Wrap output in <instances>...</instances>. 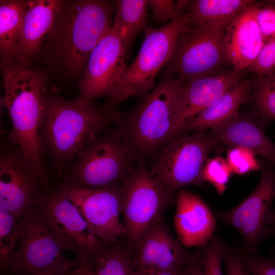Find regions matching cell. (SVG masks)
<instances>
[{
  "mask_svg": "<svg viewBox=\"0 0 275 275\" xmlns=\"http://www.w3.org/2000/svg\"><path fill=\"white\" fill-rule=\"evenodd\" d=\"M186 81L163 72L154 88L132 108L121 113L117 129L131 162H144L155 150L177 136Z\"/></svg>",
  "mask_w": 275,
  "mask_h": 275,
  "instance_id": "1",
  "label": "cell"
},
{
  "mask_svg": "<svg viewBox=\"0 0 275 275\" xmlns=\"http://www.w3.org/2000/svg\"><path fill=\"white\" fill-rule=\"evenodd\" d=\"M4 67L1 102L12 124L10 142L40 176L49 180L41 159L39 134L45 110V78L41 72L26 67Z\"/></svg>",
  "mask_w": 275,
  "mask_h": 275,
  "instance_id": "2",
  "label": "cell"
},
{
  "mask_svg": "<svg viewBox=\"0 0 275 275\" xmlns=\"http://www.w3.org/2000/svg\"><path fill=\"white\" fill-rule=\"evenodd\" d=\"M121 114L92 102L50 97L46 99L41 129L51 154L58 161L65 162L77 157L110 125L116 124Z\"/></svg>",
  "mask_w": 275,
  "mask_h": 275,
  "instance_id": "3",
  "label": "cell"
},
{
  "mask_svg": "<svg viewBox=\"0 0 275 275\" xmlns=\"http://www.w3.org/2000/svg\"><path fill=\"white\" fill-rule=\"evenodd\" d=\"M188 20L180 13L167 24L159 28L147 27L139 53L127 66L123 78L110 97L106 107L114 109L129 98L148 94L154 88L159 71L171 60L178 37Z\"/></svg>",
  "mask_w": 275,
  "mask_h": 275,
  "instance_id": "4",
  "label": "cell"
},
{
  "mask_svg": "<svg viewBox=\"0 0 275 275\" xmlns=\"http://www.w3.org/2000/svg\"><path fill=\"white\" fill-rule=\"evenodd\" d=\"M121 193L126 248L132 253L142 235L161 220L166 208L176 202V196L144 162L130 167L121 183Z\"/></svg>",
  "mask_w": 275,
  "mask_h": 275,
  "instance_id": "5",
  "label": "cell"
},
{
  "mask_svg": "<svg viewBox=\"0 0 275 275\" xmlns=\"http://www.w3.org/2000/svg\"><path fill=\"white\" fill-rule=\"evenodd\" d=\"M79 1L66 13L59 39V50L67 68L73 72L86 67L100 41L112 29L115 3Z\"/></svg>",
  "mask_w": 275,
  "mask_h": 275,
  "instance_id": "6",
  "label": "cell"
},
{
  "mask_svg": "<svg viewBox=\"0 0 275 275\" xmlns=\"http://www.w3.org/2000/svg\"><path fill=\"white\" fill-rule=\"evenodd\" d=\"M76 157L63 186L92 190L117 188L132 166L116 128L96 138Z\"/></svg>",
  "mask_w": 275,
  "mask_h": 275,
  "instance_id": "7",
  "label": "cell"
},
{
  "mask_svg": "<svg viewBox=\"0 0 275 275\" xmlns=\"http://www.w3.org/2000/svg\"><path fill=\"white\" fill-rule=\"evenodd\" d=\"M226 28L191 24L187 20L163 72L187 81L220 72V67L229 63L225 45Z\"/></svg>",
  "mask_w": 275,
  "mask_h": 275,
  "instance_id": "8",
  "label": "cell"
},
{
  "mask_svg": "<svg viewBox=\"0 0 275 275\" xmlns=\"http://www.w3.org/2000/svg\"><path fill=\"white\" fill-rule=\"evenodd\" d=\"M219 145L206 130L179 135L161 147L150 171L173 193L186 185L201 186L207 157Z\"/></svg>",
  "mask_w": 275,
  "mask_h": 275,
  "instance_id": "9",
  "label": "cell"
},
{
  "mask_svg": "<svg viewBox=\"0 0 275 275\" xmlns=\"http://www.w3.org/2000/svg\"><path fill=\"white\" fill-rule=\"evenodd\" d=\"M18 222L19 244L9 265L11 270L18 275H34L46 271L71 275L79 261L64 256L43 219L40 206Z\"/></svg>",
  "mask_w": 275,
  "mask_h": 275,
  "instance_id": "10",
  "label": "cell"
},
{
  "mask_svg": "<svg viewBox=\"0 0 275 275\" xmlns=\"http://www.w3.org/2000/svg\"><path fill=\"white\" fill-rule=\"evenodd\" d=\"M39 206L47 226L63 251L74 253L77 259H94L103 252L105 246L60 188L47 192Z\"/></svg>",
  "mask_w": 275,
  "mask_h": 275,
  "instance_id": "11",
  "label": "cell"
},
{
  "mask_svg": "<svg viewBox=\"0 0 275 275\" xmlns=\"http://www.w3.org/2000/svg\"><path fill=\"white\" fill-rule=\"evenodd\" d=\"M0 158V206L18 219L39 206L49 186L14 146Z\"/></svg>",
  "mask_w": 275,
  "mask_h": 275,
  "instance_id": "12",
  "label": "cell"
},
{
  "mask_svg": "<svg viewBox=\"0 0 275 275\" xmlns=\"http://www.w3.org/2000/svg\"><path fill=\"white\" fill-rule=\"evenodd\" d=\"M260 170V182L249 196L230 210L216 211L223 222L238 230L249 250L256 251L261 240L274 234L269 218L275 199V170L261 163Z\"/></svg>",
  "mask_w": 275,
  "mask_h": 275,
  "instance_id": "13",
  "label": "cell"
},
{
  "mask_svg": "<svg viewBox=\"0 0 275 275\" xmlns=\"http://www.w3.org/2000/svg\"><path fill=\"white\" fill-rule=\"evenodd\" d=\"M127 50L119 34L113 27L91 53L76 100L90 103L103 96L108 97L119 87L127 69Z\"/></svg>",
  "mask_w": 275,
  "mask_h": 275,
  "instance_id": "14",
  "label": "cell"
},
{
  "mask_svg": "<svg viewBox=\"0 0 275 275\" xmlns=\"http://www.w3.org/2000/svg\"><path fill=\"white\" fill-rule=\"evenodd\" d=\"M60 188L75 205L93 233L103 242L114 243L125 235L121 213L120 186L92 190L65 186Z\"/></svg>",
  "mask_w": 275,
  "mask_h": 275,
  "instance_id": "15",
  "label": "cell"
},
{
  "mask_svg": "<svg viewBox=\"0 0 275 275\" xmlns=\"http://www.w3.org/2000/svg\"><path fill=\"white\" fill-rule=\"evenodd\" d=\"M169 232L162 219L140 237L132 253L134 269L168 270L186 266L189 255Z\"/></svg>",
  "mask_w": 275,
  "mask_h": 275,
  "instance_id": "16",
  "label": "cell"
},
{
  "mask_svg": "<svg viewBox=\"0 0 275 275\" xmlns=\"http://www.w3.org/2000/svg\"><path fill=\"white\" fill-rule=\"evenodd\" d=\"M62 4L61 1L56 0L28 1L9 65L28 67L31 64L53 26Z\"/></svg>",
  "mask_w": 275,
  "mask_h": 275,
  "instance_id": "17",
  "label": "cell"
},
{
  "mask_svg": "<svg viewBox=\"0 0 275 275\" xmlns=\"http://www.w3.org/2000/svg\"><path fill=\"white\" fill-rule=\"evenodd\" d=\"M243 72L233 68L186 81L177 126V136L185 125L243 79Z\"/></svg>",
  "mask_w": 275,
  "mask_h": 275,
  "instance_id": "18",
  "label": "cell"
},
{
  "mask_svg": "<svg viewBox=\"0 0 275 275\" xmlns=\"http://www.w3.org/2000/svg\"><path fill=\"white\" fill-rule=\"evenodd\" d=\"M174 224L178 238L185 247L206 245L216 228L214 215L198 195L180 190L176 196Z\"/></svg>",
  "mask_w": 275,
  "mask_h": 275,
  "instance_id": "19",
  "label": "cell"
},
{
  "mask_svg": "<svg viewBox=\"0 0 275 275\" xmlns=\"http://www.w3.org/2000/svg\"><path fill=\"white\" fill-rule=\"evenodd\" d=\"M258 7L255 2L226 28L227 59L232 68L239 72L252 65L264 43L256 19Z\"/></svg>",
  "mask_w": 275,
  "mask_h": 275,
  "instance_id": "20",
  "label": "cell"
},
{
  "mask_svg": "<svg viewBox=\"0 0 275 275\" xmlns=\"http://www.w3.org/2000/svg\"><path fill=\"white\" fill-rule=\"evenodd\" d=\"M264 124L260 118L238 113L212 128L211 134L218 143L245 148L275 166V144L266 135Z\"/></svg>",
  "mask_w": 275,
  "mask_h": 275,
  "instance_id": "21",
  "label": "cell"
},
{
  "mask_svg": "<svg viewBox=\"0 0 275 275\" xmlns=\"http://www.w3.org/2000/svg\"><path fill=\"white\" fill-rule=\"evenodd\" d=\"M252 87L253 82L250 79H243L236 86L189 121L181 134L212 129L231 119L239 113L241 105L251 100Z\"/></svg>",
  "mask_w": 275,
  "mask_h": 275,
  "instance_id": "22",
  "label": "cell"
},
{
  "mask_svg": "<svg viewBox=\"0 0 275 275\" xmlns=\"http://www.w3.org/2000/svg\"><path fill=\"white\" fill-rule=\"evenodd\" d=\"M252 0L186 1L185 12L188 22L226 28L250 6Z\"/></svg>",
  "mask_w": 275,
  "mask_h": 275,
  "instance_id": "23",
  "label": "cell"
},
{
  "mask_svg": "<svg viewBox=\"0 0 275 275\" xmlns=\"http://www.w3.org/2000/svg\"><path fill=\"white\" fill-rule=\"evenodd\" d=\"M147 0H119L115 2L113 28L121 36L126 50L136 36L146 28Z\"/></svg>",
  "mask_w": 275,
  "mask_h": 275,
  "instance_id": "24",
  "label": "cell"
},
{
  "mask_svg": "<svg viewBox=\"0 0 275 275\" xmlns=\"http://www.w3.org/2000/svg\"><path fill=\"white\" fill-rule=\"evenodd\" d=\"M29 1H1L0 50L4 66L13 57L23 16Z\"/></svg>",
  "mask_w": 275,
  "mask_h": 275,
  "instance_id": "25",
  "label": "cell"
},
{
  "mask_svg": "<svg viewBox=\"0 0 275 275\" xmlns=\"http://www.w3.org/2000/svg\"><path fill=\"white\" fill-rule=\"evenodd\" d=\"M96 275H133L135 270L132 253L126 247H105L102 253L93 259Z\"/></svg>",
  "mask_w": 275,
  "mask_h": 275,
  "instance_id": "26",
  "label": "cell"
},
{
  "mask_svg": "<svg viewBox=\"0 0 275 275\" xmlns=\"http://www.w3.org/2000/svg\"><path fill=\"white\" fill-rule=\"evenodd\" d=\"M18 219L0 206V263L1 268L9 266L19 242Z\"/></svg>",
  "mask_w": 275,
  "mask_h": 275,
  "instance_id": "27",
  "label": "cell"
},
{
  "mask_svg": "<svg viewBox=\"0 0 275 275\" xmlns=\"http://www.w3.org/2000/svg\"><path fill=\"white\" fill-rule=\"evenodd\" d=\"M251 100L262 118L275 120V72L254 80Z\"/></svg>",
  "mask_w": 275,
  "mask_h": 275,
  "instance_id": "28",
  "label": "cell"
},
{
  "mask_svg": "<svg viewBox=\"0 0 275 275\" xmlns=\"http://www.w3.org/2000/svg\"><path fill=\"white\" fill-rule=\"evenodd\" d=\"M232 174L233 173L226 159L221 156H216L207 160L203 177L204 182L210 183L218 195H222L227 187Z\"/></svg>",
  "mask_w": 275,
  "mask_h": 275,
  "instance_id": "29",
  "label": "cell"
},
{
  "mask_svg": "<svg viewBox=\"0 0 275 275\" xmlns=\"http://www.w3.org/2000/svg\"><path fill=\"white\" fill-rule=\"evenodd\" d=\"M255 155L245 148L231 147L227 151L226 160L233 174L244 175L260 170L261 163Z\"/></svg>",
  "mask_w": 275,
  "mask_h": 275,
  "instance_id": "30",
  "label": "cell"
},
{
  "mask_svg": "<svg viewBox=\"0 0 275 275\" xmlns=\"http://www.w3.org/2000/svg\"><path fill=\"white\" fill-rule=\"evenodd\" d=\"M226 245L217 237H212L201 258L204 275H223L222 261Z\"/></svg>",
  "mask_w": 275,
  "mask_h": 275,
  "instance_id": "31",
  "label": "cell"
},
{
  "mask_svg": "<svg viewBox=\"0 0 275 275\" xmlns=\"http://www.w3.org/2000/svg\"><path fill=\"white\" fill-rule=\"evenodd\" d=\"M257 78L268 76L275 69V37L264 42L257 58L248 69Z\"/></svg>",
  "mask_w": 275,
  "mask_h": 275,
  "instance_id": "32",
  "label": "cell"
},
{
  "mask_svg": "<svg viewBox=\"0 0 275 275\" xmlns=\"http://www.w3.org/2000/svg\"><path fill=\"white\" fill-rule=\"evenodd\" d=\"M248 275H275V256L261 259L256 251L239 252Z\"/></svg>",
  "mask_w": 275,
  "mask_h": 275,
  "instance_id": "33",
  "label": "cell"
},
{
  "mask_svg": "<svg viewBox=\"0 0 275 275\" xmlns=\"http://www.w3.org/2000/svg\"><path fill=\"white\" fill-rule=\"evenodd\" d=\"M256 19L264 42L275 37V6L258 5Z\"/></svg>",
  "mask_w": 275,
  "mask_h": 275,
  "instance_id": "34",
  "label": "cell"
},
{
  "mask_svg": "<svg viewBox=\"0 0 275 275\" xmlns=\"http://www.w3.org/2000/svg\"><path fill=\"white\" fill-rule=\"evenodd\" d=\"M148 8L152 11V20L156 23L171 21L178 14L175 2L171 0H147Z\"/></svg>",
  "mask_w": 275,
  "mask_h": 275,
  "instance_id": "35",
  "label": "cell"
},
{
  "mask_svg": "<svg viewBox=\"0 0 275 275\" xmlns=\"http://www.w3.org/2000/svg\"><path fill=\"white\" fill-rule=\"evenodd\" d=\"M223 260L226 266V275H248L239 252L226 245Z\"/></svg>",
  "mask_w": 275,
  "mask_h": 275,
  "instance_id": "36",
  "label": "cell"
},
{
  "mask_svg": "<svg viewBox=\"0 0 275 275\" xmlns=\"http://www.w3.org/2000/svg\"><path fill=\"white\" fill-rule=\"evenodd\" d=\"M201 258L200 252H196L191 255L189 262L184 267L181 275H204Z\"/></svg>",
  "mask_w": 275,
  "mask_h": 275,
  "instance_id": "37",
  "label": "cell"
},
{
  "mask_svg": "<svg viewBox=\"0 0 275 275\" xmlns=\"http://www.w3.org/2000/svg\"><path fill=\"white\" fill-rule=\"evenodd\" d=\"M184 267L168 270L136 268L134 271L133 275H181Z\"/></svg>",
  "mask_w": 275,
  "mask_h": 275,
  "instance_id": "38",
  "label": "cell"
},
{
  "mask_svg": "<svg viewBox=\"0 0 275 275\" xmlns=\"http://www.w3.org/2000/svg\"><path fill=\"white\" fill-rule=\"evenodd\" d=\"M90 259L89 257H85L79 259V264L78 266L73 270L71 275H83L87 261Z\"/></svg>",
  "mask_w": 275,
  "mask_h": 275,
  "instance_id": "39",
  "label": "cell"
},
{
  "mask_svg": "<svg viewBox=\"0 0 275 275\" xmlns=\"http://www.w3.org/2000/svg\"><path fill=\"white\" fill-rule=\"evenodd\" d=\"M83 275H96L90 259H89L87 261L85 270Z\"/></svg>",
  "mask_w": 275,
  "mask_h": 275,
  "instance_id": "40",
  "label": "cell"
},
{
  "mask_svg": "<svg viewBox=\"0 0 275 275\" xmlns=\"http://www.w3.org/2000/svg\"><path fill=\"white\" fill-rule=\"evenodd\" d=\"M269 224L272 228L274 234H275V209H273L272 211L269 218Z\"/></svg>",
  "mask_w": 275,
  "mask_h": 275,
  "instance_id": "41",
  "label": "cell"
},
{
  "mask_svg": "<svg viewBox=\"0 0 275 275\" xmlns=\"http://www.w3.org/2000/svg\"><path fill=\"white\" fill-rule=\"evenodd\" d=\"M34 275H67L66 274L54 271H46Z\"/></svg>",
  "mask_w": 275,
  "mask_h": 275,
  "instance_id": "42",
  "label": "cell"
},
{
  "mask_svg": "<svg viewBox=\"0 0 275 275\" xmlns=\"http://www.w3.org/2000/svg\"><path fill=\"white\" fill-rule=\"evenodd\" d=\"M270 2H271V3H272L273 4H274L275 5V0L274 1H271Z\"/></svg>",
  "mask_w": 275,
  "mask_h": 275,
  "instance_id": "43",
  "label": "cell"
}]
</instances>
